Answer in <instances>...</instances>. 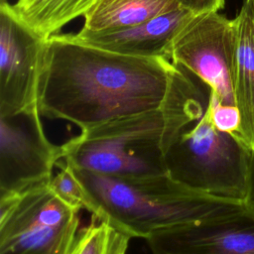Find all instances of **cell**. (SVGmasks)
<instances>
[{
    "mask_svg": "<svg viewBox=\"0 0 254 254\" xmlns=\"http://www.w3.org/2000/svg\"><path fill=\"white\" fill-rule=\"evenodd\" d=\"M177 67L165 58L121 55L56 34L44 45L39 111L86 130L156 109L166 101Z\"/></svg>",
    "mask_w": 254,
    "mask_h": 254,
    "instance_id": "6da1fadb",
    "label": "cell"
},
{
    "mask_svg": "<svg viewBox=\"0 0 254 254\" xmlns=\"http://www.w3.org/2000/svg\"><path fill=\"white\" fill-rule=\"evenodd\" d=\"M206 105L200 89L178 66L161 107L80 130L61 145V161L120 179L165 175L169 147L185 128L202 116Z\"/></svg>",
    "mask_w": 254,
    "mask_h": 254,
    "instance_id": "7a4b0ae2",
    "label": "cell"
},
{
    "mask_svg": "<svg viewBox=\"0 0 254 254\" xmlns=\"http://www.w3.org/2000/svg\"><path fill=\"white\" fill-rule=\"evenodd\" d=\"M72 169L97 202L98 220L130 238L208 221L244 204L191 190L168 174L120 179Z\"/></svg>",
    "mask_w": 254,
    "mask_h": 254,
    "instance_id": "3957f363",
    "label": "cell"
},
{
    "mask_svg": "<svg viewBox=\"0 0 254 254\" xmlns=\"http://www.w3.org/2000/svg\"><path fill=\"white\" fill-rule=\"evenodd\" d=\"M249 154L232 134L214 126L206 107L202 116L173 141L165 164L169 177L191 190L244 202Z\"/></svg>",
    "mask_w": 254,
    "mask_h": 254,
    "instance_id": "277c9868",
    "label": "cell"
},
{
    "mask_svg": "<svg viewBox=\"0 0 254 254\" xmlns=\"http://www.w3.org/2000/svg\"><path fill=\"white\" fill-rule=\"evenodd\" d=\"M50 181L0 192V254H70L79 210L60 198Z\"/></svg>",
    "mask_w": 254,
    "mask_h": 254,
    "instance_id": "5b68a950",
    "label": "cell"
},
{
    "mask_svg": "<svg viewBox=\"0 0 254 254\" xmlns=\"http://www.w3.org/2000/svg\"><path fill=\"white\" fill-rule=\"evenodd\" d=\"M236 27L218 11L193 15L173 41L171 62L206 83L222 104L236 105L233 68Z\"/></svg>",
    "mask_w": 254,
    "mask_h": 254,
    "instance_id": "8992f818",
    "label": "cell"
},
{
    "mask_svg": "<svg viewBox=\"0 0 254 254\" xmlns=\"http://www.w3.org/2000/svg\"><path fill=\"white\" fill-rule=\"evenodd\" d=\"M41 117L39 110L0 116V192L53 178L62 148L48 139Z\"/></svg>",
    "mask_w": 254,
    "mask_h": 254,
    "instance_id": "52a82bcc",
    "label": "cell"
},
{
    "mask_svg": "<svg viewBox=\"0 0 254 254\" xmlns=\"http://www.w3.org/2000/svg\"><path fill=\"white\" fill-rule=\"evenodd\" d=\"M45 40L0 4V116L39 110L38 87Z\"/></svg>",
    "mask_w": 254,
    "mask_h": 254,
    "instance_id": "ba28073f",
    "label": "cell"
},
{
    "mask_svg": "<svg viewBox=\"0 0 254 254\" xmlns=\"http://www.w3.org/2000/svg\"><path fill=\"white\" fill-rule=\"evenodd\" d=\"M152 254H254V214L245 204L208 221L157 232Z\"/></svg>",
    "mask_w": 254,
    "mask_h": 254,
    "instance_id": "9c48e42d",
    "label": "cell"
},
{
    "mask_svg": "<svg viewBox=\"0 0 254 254\" xmlns=\"http://www.w3.org/2000/svg\"><path fill=\"white\" fill-rule=\"evenodd\" d=\"M193 15L187 9L179 8L130 28L112 32L81 29L75 34L66 35L75 42L121 55L171 61L173 41Z\"/></svg>",
    "mask_w": 254,
    "mask_h": 254,
    "instance_id": "30bf717a",
    "label": "cell"
},
{
    "mask_svg": "<svg viewBox=\"0 0 254 254\" xmlns=\"http://www.w3.org/2000/svg\"><path fill=\"white\" fill-rule=\"evenodd\" d=\"M236 45L233 68L235 104L240 124L232 135L249 151L254 152V0H243L234 18Z\"/></svg>",
    "mask_w": 254,
    "mask_h": 254,
    "instance_id": "8fae6325",
    "label": "cell"
},
{
    "mask_svg": "<svg viewBox=\"0 0 254 254\" xmlns=\"http://www.w3.org/2000/svg\"><path fill=\"white\" fill-rule=\"evenodd\" d=\"M182 8L177 0H98L83 16V30L112 32Z\"/></svg>",
    "mask_w": 254,
    "mask_h": 254,
    "instance_id": "7c38bea8",
    "label": "cell"
},
{
    "mask_svg": "<svg viewBox=\"0 0 254 254\" xmlns=\"http://www.w3.org/2000/svg\"><path fill=\"white\" fill-rule=\"evenodd\" d=\"M98 0H18L12 14L43 40L59 34L68 22L84 16Z\"/></svg>",
    "mask_w": 254,
    "mask_h": 254,
    "instance_id": "4fadbf2b",
    "label": "cell"
},
{
    "mask_svg": "<svg viewBox=\"0 0 254 254\" xmlns=\"http://www.w3.org/2000/svg\"><path fill=\"white\" fill-rule=\"evenodd\" d=\"M130 237L94 216L79 228L70 254H126Z\"/></svg>",
    "mask_w": 254,
    "mask_h": 254,
    "instance_id": "5bb4252c",
    "label": "cell"
},
{
    "mask_svg": "<svg viewBox=\"0 0 254 254\" xmlns=\"http://www.w3.org/2000/svg\"><path fill=\"white\" fill-rule=\"evenodd\" d=\"M60 171L50 181L51 190L70 206L80 210L86 209L92 216L99 218L100 209L89 190L76 177L72 167L66 162L60 161Z\"/></svg>",
    "mask_w": 254,
    "mask_h": 254,
    "instance_id": "9a60e30c",
    "label": "cell"
},
{
    "mask_svg": "<svg viewBox=\"0 0 254 254\" xmlns=\"http://www.w3.org/2000/svg\"><path fill=\"white\" fill-rule=\"evenodd\" d=\"M206 107L210 111L214 126L223 132L233 134L240 124V113L236 105L222 104L212 91H209Z\"/></svg>",
    "mask_w": 254,
    "mask_h": 254,
    "instance_id": "2e32d148",
    "label": "cell"
},
{
    "mask_svg": "<svg viewBox=\"0 0 254 254\" xmlns=\"http://www.w3.org/2000/svg\"><path fill=\"white\" fill-rule=\"evenodd\" d=\"M180 6L193 14L218 11L224 5V0H177Z\"/></svg>",
    "mask_w": 254,
    "mask_h": 254,
    "instance_id": "e0dca14e",
    "label": "cell"
},
{
    "mask_svg": "<svg viewBox=\"0 0 254 254\" xmlns=\"http://www.w3.org/2000/svg\"><path fill=\"white\" fill-rule=\"evenodd\" d=\"M245 207L254 214V152L249 154L248 168V191L244 201Z\"/></svg>",
    "mask_w": 254,
    "mask_h": 254,
    "instance_id": "ac0fdd59",
    "label": "cell"
},
{
    "mask_svg": "<svg viewBox=\"0 0 254 254\" xmlns=\"http://www.w3.org/2000/svg\"><path fill=\"white\" fill-rule=\"evenodd\" d=\"M4 2H7V0H0V4L4 3Z\"/></svg>",
    "mask_w": 254,
    "mask_h": 254,
    "instance_id": "d6986e66",
    "label": "cell"
}]
</instances>
